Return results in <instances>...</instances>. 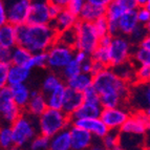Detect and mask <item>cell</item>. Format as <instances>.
<instances>
[{
	"mask_svg": "<svg viewBox=\"0 0 150 150\" xmlns=\"http://www.w3.org/2000/svg\"><path fill=\"white\" fill-rule=\"evenodd\" d=\"M113 150H125V149H123L122 147H120V146H119L118 148H115V149H113Z\"/></svg>",
	"mask_w": 150,
	"mask_h": 150,
	"instance_id": "62",
	"label": "cell"
},
{
	"mask_svg": "<svg viewBox=\"0 0 150 150\" xmlns=\"http://www.w3.org/2000/svg\"><path fill=\"white\" fill-rule=\"evenodd\" d=\"M106 149L113 150L120 146V131L117 130H109V132L100 141Z\"/></svg>",
	"mask_w": 150,
	"mask_h": 150,
	"instance_id": "35",
	"label": "cell"
},
{
	"mask_svg": "<svg viewBox=\"0 0 150 150\" xmlns=\"http://www.w3.org/2000/svg\"><path fill=\"white\" fill-rule=\"evenodd\" d=\"M83 103H84V96L82 93H79L71 88H66L65 100L62 108V110L66 115L71 118V115L83 105Z\"/></svg>",
	"mask_w": 150,
	"mask_h": 150,
	"instance_id": "19",
	"label": "cell"
},
{
	"mask_svg": "<svg viewBox=\"0 0 150 150\" xmlns=\"http://www.w3.org/2000/svg\"><path fill=\"white\" fill-rule=\"evenodd\" d=\"M68 88H71L74 90H77L79 93H85L86 90L93 87V76L88 74H80L76 78L69 81L65 82Z\"/></svg>",
	"mask_w": 150,
	"mask_h": 150,
	"instance_id": "29",
	"label": "cell"
},
{
	"mask_svg": "<svg viewBox=\"0 0 150 150\" xmlns=\"http://www.w3.org/2000/svg\"><path fill=\"white\" fill-rule=\"evenodd\" d=\"M48 150H73L69 128L57 133L50 139Z\"/></svg>",
	"mask_w": 150,
	"mask_h": 150,
	"instance_id": "26",
	"label": "cell"
},
{
	"mask_svg": "<svg viewBox=\"0 0 150 150\" xmlns=\"http://www.w3.org/2000/svg\"><path fill=\"white\" fill-rule=\"evenodd\" d=\"M46 53L47 67L53 73L61 74V71L74 60L76 50L57 41Z\"/></svg>",
	"mask_w": 150,
	"mask_h": 150,
	"instance_id": "6",
	"label": "cell"
},
{
	"mask_svg": "<svg viewBox=\"0 0 150 150\" xmlns=\"http://www.w3.org/2000/svg\"><path fill=\"white\" fill-rule=\"evenodd\" d=\"M50 148V139L42 134H38L28 145L30 150H48Z\"/></svg>",
	"mask_w": 150,
	"mask_h": 150,
	"instance_id": "40",
	"label": "cell"
},
{
	"mask_svg": "<svg viewBox=\"0 0 150 150\" xmlns=\"http://www.w3.org/2000/svg\"><path fill=\"white\" fill-rule=\"evenodd\" d=\"M138 8V0H111L107 6L105 17L109 22H119L126 12L137 11Z\"/></svg>",
	"mask_w": 150,
	"mask_h": 150,
	"instance_id": "15",
	"label": "cell"
},
{
	"mask_svg": "<svg viewBox=\"0 0 150 150\" xmlns=\"http://www.w3.org/2000/svg\"><path fill=\"white\" fill-rule=\"evenodd\" d=\"M11 66H12L11 63H0V88L8 86V79Z\"/></svg>",
	"mask_w": 150,
	"mask_h": 150,
	"instance_id": "45",
	"label": "cell"
},
{
	"mask_svg": "<svg viewBox=\"0 0 150 150\" xmlns=\"http://www.w3.org/2000/svg\"><path fill=\"white\" fill-rule=\"evenodd\" d=\"M132 110L128 106H120L115 108H103L100 119L109 130L120 131L130 118Z\"/></svg>",
	"mask_w": 150,
	"mask_h": 150,
	"instance_id": "10",
	"label": "cell"
},
{
	"mask_svg": "<svg viewBox=\"0 0 150 150\" xmlns=\"http://www.w3.org/2000/svg\"><path fill=\"white\" fill-rule=\"evenodd\" d=\"M13 150H20V148H17V147H15Z\"/></svg>",
	"mask_w": 150,
	"mask_h": 150,
	"instance_id": "63",
	"label": "cell"
},
{
	"mask_svg": "<svg viewBox=\"0 0 150 150\" xmlns=\"http://www.w3.org/2000/svg\"><path fill=\"white\" fill-rule=\"evenodd\" d=\"M93 87L98 91L103 108H115L127 104L130 85L115 75L111 67L93 77Z\"/></svg>",
	"mask_w": 150,
	"mask_h": 150,
	"instance_id": "1",
	"label": "cell"
},
{
	"mask_svg": "<svg viewBox=\"0 0 150 150\" xmlns=\"http://www.w3.org/2000/svg\"><path fill=\"white\" fill-rule=\"evenodd\" d=\"M69 131L70 137H71L73 150H88L93 145L96 139L87 130L70 125Z\"/></svg>",
	"mask_w": 150,
	"mask_h": 150,
	"instance_id": "17",
	"label": "cell"
},
{
	"mask_svg": "<svg viewBox=\"0 0 150 150\" xmlns=\"http://www.w3.org/2000/svg\"><path fill=\"white\" fill-rule=\"evenodd\" d=\"M93 61L100 62L102 64L106 65L107 67H110V57H109V50L107 47L99 46L95 50V53L90 56Z\"/></svg>",
	"mask_w": 150,
	"mask_h": 150,
	"instance_id": "39",
	"label": "cell"
},
{
	"mask_svg": "<svg viewBox=\"0 0 150 150\" xmlns=\"http://www.w3.org/2000/svg\"><path fill=\"white\" fill-rule=\"evenodd\" d=\"M12 50L0 48V63H11Z\"/></svg>",
	"mask_w": 150,
	"mask_h": 150,
	"instance_id": "49",
	"label": "cell"
},
{
	"mask_svg": "<svg viewBox=\"0 0 150 150\" xmlns=\"http://www.w3.org/2000/svg\"><path fill=\"white\" fill-rule=\"evenodd\" d=\"M146 113H147V115H148V117H149V118H150V108L147 110V111H146Z\"/></svg>",
	"mask_w": 150,
	"mask_h": 150,
	"instance_id": "61",
	"label": "cell"
},
{
	"mask_svg": "<svg viewBox=\"0 0 150 150\" xmlns=\"http://www.w3.org/2000/svg\"><path fill=\"white\" fill-rule=\"evenodd\" d=\"M147 36H148V32H147L146 26L140 24L138 28L133 30L132 34L128 37V39H129V41L131 42V44H132L134 47H137V46H139V45L141 44V42H142Z\"/></svg>",
	"mask_w": 150,
	"mask_h": 150,
	"instance_id": "38",
	"label": "cell"
},
{
	"mask_svg": "<svg viewBox=\"0 0 150 150\" xmlns=\"http://www.w3.org/2000/svg\"><path fill=\"white\" fill-rule=\"evenodd\" d=\"M119 30L121 36L129 37L132 32L138 28L139 21L137 17V11H128L119 20Z\"/></svg>",
	"mask_w": 150,
	"mask_h": 150,
	"instance_id": "22",
	"label": "cell"
},
{
	"mask_svg": "<svg viewBox=\"0 0 150 150\" xmlns=\"http://www.w3.org/2000/svg\"><path fill=\"white\" fill-rule=\"evenodd\" d=\"M137 17L139 24L147 26V24L150 23V12L146 8H139L137 10Z\"/></svg>",
	"mask_w": 150,
	"mask_h": 150,
	"instance_id": "47",
	"label": "cell"
},
{
	"mask_svg": "<svg viewBox=\"0 0 150 150\" xmlns=\"http://www.w3.org/2000/svg\"><path fill=\"white\" fill-rule=\"evenodd\" d=\"M48 107L47 103H46V98L41 93V90H32L30 100L28 102V106L25 107L24 112L38 119L40 115H42L45 112V110Z\"/></svg>",
	"mask_w": 150,
	"mask_h": 150,
	"instance_id": "18",
	"label": "cell"
},
{
	"mask_svg": "<svg viewBox=\"0 0 150 150\" xmlns=\"http://www.w3.org/2000/svg\"><path fill=\"white\" fill-rule=\"evenodd\" d=\"M33 54L26 48L17 45L12 50V58H11V64L16 66H28V62L32 59Z\"/></svg>",
	"mask_w": 150,
	"mask_h": 150,
	"instance_id": "32",
	"label": "cell"
},
{
	"mask_svg": "<svg viewBox=\"0 0 150 150\" xmlns=\"http://www.w3.org/2000/svg\"><path fill=\"white\" fill-rule=\"evenodd\" d=\"M64 10H65V8H64ZM62 11H63V8H60V6H59V5L55 2V0H53V1H50V17H52V19H53V21L55 20L58 16L60 15V13L62 12Z\"/></svg>",
	"mask_w": 150,
	"mask_h": 150,
	"instance_id": "48",
	"label": "cell"
},
{
	"mask_svg": "<svg viewBox=\"0 0 150 150\" xmlns=\"http://www.w3.org/2000/svg\"><path fill=\"white\" fill-rule=\"evenodd\" d=\"M11 127L13 131L14 144L17 148L30 145V143L39 134L38 119L25 112H23L20 118L13 123Z\"/></svg>",
	"mask_w": 150,
	"mask_h": 150,
	"instance_id": "4",
	"label": "cell"
},
{
	"mask_svg": "<svg viewBox=\"0 0 150 150\" xmlns=\"http://www.w3.org/2000/svg\"><path fill=\"white\" fill-rule=\"evenodd\" d=\"M93 26H95L96 30H97L98 35L100 36L101 38L109 34V22H108L106 17H102L100 19H98L97 21H95Z\"/></svg>",
	"mask_w": 150,
	"mask_h": 150,
	"instance_id": "43",
	"label": "cell"
},
{
	"mask_svg": "<svg viewBox=\"0 0 150 150\" xmlns=\"http://www.w3.org/2000/svg\"><path fill=\"white\" fill-rule=\"evenodd\" d=\"M84 96V102L87 103H93V104H101V99L100 96L98 93V91L93 87H90L87 89L85 93H83Z\"/></svg>",
	"mask_w": 150,
	"mask_h": 150,
	"instance_id": "46",
	"label": "cell"
},
{
	"mask_svg": "<svg viewBox=\"0 0 150 150\" xmlns=\"http://www.w3.org/2000/svg\"><path fill=\"white\" fill-rule=\"evenodd\" d=\"M143 150H150V145H146L145 148H144Z\"/></svg>",
	"mask_w": 150,
	"mask_h": 150,
	"instance_id": "60",
	"label": "cell"
},
{
	"mask_svg": "<svg viewBox=\"0 0 150 150\" xmlns=\"http://www.w3.org/2000/svg\"><path fill=\"white\" fill-rule=\"evenodd\" d=\"M150 125V118L145 111H132L130 118L123 126L120 132L146 137Z\"/></svg>",
	"mask_w": 150,
	"mask_h": 150,
	"instance_id": "12",
	"label": "cell"
},
{
	"mask_svg": "<svg viewBox=\"0 0 150 150\" xmlns=\"http://www.w3.org/2000/svg\"><path fill=\"white\" fill-rule=\"evenodd\" d=\"M76 40H77V37H76V32L75 30H66V32H63L61 34L58 35V40L59 42L63 43V44L70 46V47L75 48L76 45Z\"/></svg>",
	"mask_w": 150,
	"mask_h": 150,
	"instance_id": "41",
	"label": "cell"
},
{
	"mask_svg": "<svg viewBox=\"0 0 150 150\" xmlns=\"http://www.w3.org/2000/svg\"><path fill=\"white\" fill-rule=\"evenodd\" d=\"M135 82L137 83H150V67L148 66H137L135 73Z\"/></svg>",
	"mask_w": 150,
	"mask_h": 150,
	"instance_id": "42",
	"label": "cell"
},
{
	"mask_svg": "<svg viewBox=\"0 0 150 150\" xmlns=\"http://www.w3.org/2000/svg\"><path fill=\"white\" fill-rule=\"evenodd\" d=\"M28 23L32 25H50L53 19L50 14V1L34 0L30 3Z\"/></svg>",
	"mask_w": 150,
	"mask_h": 150,
	"instance_id": "13",
	"label": "cell"
},
{
	"mask_svg": "<svg viewBox=\"0 0 150 150\" xmlns=\"http://www.w3.org/2000/svg\"><path fill=\"white\" fill-rule=\"evenodd\" d=\"M79 20H80L79 18L76 17L75 15H73L71 13L68 12L65 8L60 13V15L53 21L52 25L54 26V28H55L58 34H61V33L66 32V30H74Z\"/></svg>",
	"mask_w": 150,
	"mask_h": 150,
	"instance_id": "21",
	"label": "cell"
},
{
	"mask_svg": "<svg viewBox=\"0 0 150 150\" xmlns=\"http://www.w3.org/2000/svg\"><path fill=\"white\" fill-rule=\"evenodd\" d=\"M146 145H150V125L148 128L147 134H146Z\"/></svg>",
	"mask_w": 150,
	"mask_h": 150,
	"instance_id": "57",
	"label": "cell"
},
{
	"mask_svg": "<svg viewBox=\"0 0 150 150\" xmlns=\"http://www.w3.org/2000/svg\"><path fill=\"white\" fill-rule=\"evenodd\" d=\"M93 59H91V57H90L87 61H85V62L81 65L82 73L91 75V71H93Z\"/></svg>",
	"mask_w": 150,
	"mask_h": 150,
	"instance_id": "53",
	"label": "cell"
},
{
	"mask_svg": "<svg viewBox=\"0 0 150 150\" xmlns=\"http://www.w3.org/2000/svg\"><path fill=\"white\" fill-rule=\"evenodd\" d=\"M71 125L87 130L93 135L96 140H102L108 132L109 129L103 123L100 118L98 119H82V120H71Z\"/></svg>",
	"mask_w": 150,
	"mask_h": 150,
	"instance_id": "16",
	"label": "cell"
},
{
	"mask_svg": "<svg viewBox=\"0 0 150 150\" xmlns=\"http://www.w3.org/2000/svg\"><path fill=\"white\" fill-rule=\"evenodd\" d=\"M18 45L17 26L10 23L0 26V48L13 50Z\"/></svg>",
	"mask_w": 150,
	"mask_h": 150,
	"instance_id": "20",
	"label": "cell"
},
{
	"mask_svg": "<svg viewBox=\"0 0 150 150\" xmlns=\"http://www.w3.org/2000/svg\"><path fill=\"white\" fill-rule=\"evenodd\" d=\"M139 47L143 48V50H146L148 52H150V35H148L147 37L144 39V40L141 42V44L139 45Z\"/></svg>",
	"mask_w": 150,
	"mask_h": 150,
	"instance_id": "55",
	"label": "cell"
},
{
	"mask_svg": "<svg viewBox=\"0 0 150 150\" xmlns=\"http://www.w3.org/2000/svg\"><path fill=\"white\" fill-rule=\"evenodd\" d=\"M32 70L28 69L25 66H16L12 65L10 69L8 79V86L19 85V84H25L28 78L30 77Z\"/></svg>",
	"mask_w": 150,
	"mask_h": 150,
	"instance_id": "27",
	"label": "cell"
},
{
	"mask_svg": "<svg viewBox=\"0 0 150 150\" xmlns=\"http://www.w3.org/2000/svg\"><path fill=\"white\" fill-rule=\"evenodd\" d=\"M88 150H108V149H106V148L101 144V142L100 143L95 142L93 143V145L91 146Z\"/></svg>",
	"mask_w": 150,
	"mask_h": 150,
	"instance_id": "56",
	"label": "cell"
},
{
	"mask_svg": "<svg viewBox=\"0 0 150 150\" xmlns=\"http://www.w3.org/2000/svg\"><path fill=\"white\" fill-rule=\"evenodd\" d=\"M71 125V118L63 110L47 108L42 115L38 118L39 134L50 139L57 133L67 129Z\"/></svg>",
	"mask_w": 150,
	"mask_h": 150,
	"instance_id": "3",
	"label": "cell"
},
{
	"mask_svg": "<svg viewBox=\"0 0 150 150\" xmlns=\"http://www.w3.org/2000/svg\"><path fill=\"white\" fill-rule=\"evenodd\" d=\"M0 146L3 150H13L15 148L13 131L11 126L5 125L0 130Z\"/></svg>",
	"mask_w": 150,
	"mask_h": 150,
	"instance_id": "33",
	"label": "cell"
},
{
	"mask_svg": "<svg viewBox=\"0 0 150 150\" xmlns=\"http://www.w3.org/2000/svg\"><path fill=\"white\" fill-rule=\"evenodd\" d=\"M65 81L62 79L60 74L53 73L50 71L47 75L45 76L44 79L42 80L41 83V93L44 96L50 95V93H53L54 90L57 89L58 87H60L61 85L65 84Z\"/></svg>",
	"mask_w": 150,
	"mask_h": 150,
	"instance_id": "30",
	"label": "cell"
},
{
	"mask_svg": "<svg viewBox=\"0 0 150 150\" xmlns=\"http://www.w3.org/2000/svg\"><path fill=\"white\" fill-rule=\"evenodd\" d=\"M103 107L101 104L84 102L83 105L71 115V120H82V119H98L101 117Z\"/></svg>",
	"mask_w": 150,
	"mask_h": 150,
	"instance_id": "23",
	"label": "cell"
},
{
	"mask_svg": "<svg viewBox=\"0 0 150 150\" xmlns=\"http://www.w3.org/2000/svg\"><path fill=\"white\" fill-rule=\"evenodd\" d=\"M146 28H147L148 35H150V23H149V24H147V26H146Z\"/></svg>",
	"mask_w": 150,
	"mask_h": 150,
	"instance_id": "59",
	"label": "cell"
},
{
	"mask_svg": "<svg viewBox=\"0 0 150 150\" xmlns=\"http://www.w3.org/2000/svg\"><path fill=\"white\" fill-rule=\"evenodd\" d=\"M112 36L111 35H106L104 36V37H102L100 39V44H99V46H102V47H107L109 48L110 44H111V42H112Z\"/></svg>",
	"mask_w": 150,
	"mask_h": 150,
	"instance_id": "54",
	"label": "cell"
},
{
	"mask_svg": "<svg viewBox=\"0 0 150 150\" xmlns=\"http://www.w3.org/2000/svg\"><path fill=\"white\" fill-rule=\"evenodd\" d=\"M112 70L115 71V74L118 76L120 79H122L123 81H125L126 83H128L130 86L135 84V73H137V65L132 62L129 61L127 63L121 64L119 66L115 67H111Z\"/></svg>",
	"mask_w": 150,
	"mask_h": 150,
	"instance_id": "28",
	"label": "cell"
},
{
	"mask_svg": "<svg viewBox=\"0 0 150 150\" xmlns=\"http://www.w3.org/2000/svg\"><path fill=\"white\" fill-rule=\"evenodd\" d=\"M89 58H90V56L88 55V54L84 53V52H82V50H76L75 57H74V60L77 61L79 64L82 65L83 63L85 62V61H87Z\"/></svg>",
	"mask_w": 150,
	"mask_h": 150,
	"instance_id": "50",
	"label": "cell"
},
{
	"mask_svg": "<svg viewBox=\"0 0 150 150\" xmlns=\"http://www.w3.org/2000/svg\"><path fill=\"white\" fill-rule=\"evenodd\" d=\"M80 74H82L81 64H79L77 61L73 60L62 71H61L60 75L63 80L66 82V81H69V80H71V79H74V78H76L77 76L80 75Z\"/></svg>",
	"mask_w": 150,
	"mask_h": 150,
	"instance_id": "36",
	"label": "cell"
},
{
	"mask_svg": "<svg viewBox=\"0 0 150 150\" xmlns=\"http://www.w3.org/2000/svg\"><path fill=\"white\" fill-rule=\"evenodd\" d=\"M107 66L100 62H97V61H93V71H91V76H97L99 74L103 73L105 69H107Z\"/></svg>",
	"mask_w": 150,
	"mask_h": 150,
	"instance_id": "52",
	"label": "cell"
},
{
	"mask_svg": "<svg viewBox=\"0 0 150 150\" xmlns=\"http://www.w3.org/2000/svg\"><path fill=\"white\" fill-rule=\"evenodd\" d=\"M66 88H67L66 84H63L60 87H58L57 89L54 90L53 93L45 96L48 108H50V109L62 110L63 104H64V100H65Z\"/></svg>",
	"mask_w": 150,
	"mask_h": 150,
	"instance_id": "31",
	"label": "cell"
},
{
	"mask_svg": "<svg viewBox=\"0 0 150 150\" xmlns=\"http://www.w3.org/2000/svg\"><path fill=\"white\" fill-rule=\"evenodd\" d=\"M84 4H85L84 0H69L66 10L80 19V15L84 8Z\"/></svg>",
	"mask_w": 150,
	"mask_h": 150,
	"instance_id": "44",
	"label": "cell"
},
{
	"mask_svg": "<svg viewBox=\"0 0 150 150\" xmlns=\"http://www.w3.org/2000/svg\"><path fill=\"white\" fill-rule=\"evenodd\" d=\"M18 45L30 50L32 54L46 53L58 40V34L54 26L26 24L17 28Z\"/></svg>",
	"mask_w": 150,
	"mask_h": 150,
	"instance_id": "2",
	"label": "cell"
},
{
	"mask_svg": "<svg viewBox=\"0 0 150 150\" xmlns=\"http://www.w3.org/2000/svg\"><path fill=\"white\" fill-rule=\"evenodd\" d=\"M109 2L108 0H86L80 15V20L93 23L98 19L105 17Z\"/></svg>",
	"mask_w": 150,
	"mask_h": 150,
	"instance_id": "14",
	"label": "cell"
},
{
	"mask_svg": "<svg viewBox=\"0 0 150 150\" xmlns=\"http://www.w3.org/2000/svg\"><path fill=\"white\" fill-rule=\"evenodd\" d=\"M108 50L110 57V67H115L131 61L134 46L131 44L128 37L119 35L112 38V42Z\"/></svg>",
	"mask_w": 150,
	"mask_h": 150,
	"instance_id": "7",
	"label": "cell"
},
{
	"mask_svg": "<svg viewBox=\"0 0 150 150\" xmlns=\"http://www.w3.org/2000/svg\"><path fill=\"white\" fill-rule=\"evenodd\" d=\"M30 0H13V1H4L6 14H8V23L21 26L28 23V15L30 10Z\"/></svg>",
	"mask_w": 150,
	"mask_h": 150,
	"instance_id": "11",
	"label": "cell"
},
{
	"mask_svg": "<svg viewBox=\"0 0 150 150\" xmlns=\"http://www.w3.org/2000/svg\"><path fill=\"white\" fill-rule=\"evenodd\" d=\"M127 106L132 111H147L150 108V83H135L130 86Z\"/></svg>",
	"mask_w": 150,
	"mask_h": 150,
	"instance_id": "8",
	"label": "cell"
},
{
	"mask_svg": "<svg viewBox=\"0 0 150 150\" xmlns=\"http://www.w3.org/2000/svg\"><path fill=\"white\" fill-rule=\"evenodd\" d=\"M24 110L14 102L10 86L0 88V113L4 123L11 126L20 118Z\"/></svg>",
	"mask_w": 150,
	"mask_h": 150,
	"instance_id": "9",
	"label": "cell"
},
{
	"mask_svg": "<svg viewBox=\"0 0 150 150\" xmlns=\"http://www.w3.org/2000/svg\"><path fill=\"white\" fill-rule=\"evenodd\" d=\"M10 88H11V91H12L14 102H15L21 109L24 110L30 100L32 90L30 89V87H28L26 84L14 85V86H11Z\"/></svg>",
	"mask_w": 150,
	"mask_h": 150,
	"instance_id": "25",
	"label": "cell"
},
{
	"mask_svg": "<svg viewBox=\"0 0 150 150\" xmlns=\"http://www.w3.org/2000/svg\"><path fill=\"white\" fill-rule=\"evenodd\" d=\"M145 8H147V10L150 12V0H147V3H146V6H145Z\"/></svg>",
	"mask_w": 150,
	"mask_h": 150,
	"instance_id": "58",
	"label": "cell"
},
{
	"mask_svg": "<svg viewBox=\"0 0 150 150\" xmlns=\"http://www.w3.org/2000/svg\"><path fill=\"white\" fill-rule=\"evenodd\" d=\"M131 61H132L137 66L143 65V66H148V67H150V52L137 46V47H134V50H133Z\"/></svg>",
	"mask_w": 150,
	"mask_h": 150,
	"instance_id": "34",
	"label": "cell"
},
{
	"mask_svg": "<svg viewBox=\"0 0 150 150\" xmlns=\"http://www.w3.org/2000/svg\"><path fill=\"white\" fill-rule=\"evenodd\" d=\"M74 30H75L76 37H77L75 50H82L91 56L95 53V50L99 47L101 39L93 26V23L79 20Z\"/></svg>",
	"mask_w": 150,
	"mask_h": 150,
	"instance_id": "5",
	"label": "cell"
},
{
	"mask_svg": "<svg viewBox=\"0 0 150 150\" xmlns=\"http://www.w3.org/2000/svg\"><path fill=\"white\" fill-rule=\"evenodd\" d=\"M8 23V14H6V8H5L4 1L0 2V26Z\"/></svg>",
	"mask_w": 150,
	"mask_h": 150,
	"instance_id": "51",
	"label": "cell"
},
{
	"mask_svg": "<svg viewBox=\"0 0 150 150\" xmlns=\"http://www.w3.org/2000/svg\"><path fill=\"white\" fill-rule=\"evenodd\" d=\"M146 146V137L120 132V147L125 150H143Z\"/></svg>",
	"mask_w": 150,
	"mask_h": 150,
	"instance_id": "24",
	"label": "cell"
},
{
	"mask_svg": "<svg viewBox=\"0 0 150 150\" xmlns=\"http://www.w3.org/2000/svg\"><path fill=\"white\" fill-rule=\"evenodd\" d=\"M26 67L32 70L33 68H44L47 67V53L33 54L32 59L28 62Z\"/></svg>",
	"mask_w": 150,
	"mask_h": 150,
	"instance_id": "37",
	"label": "cell"
}]
</instances>
